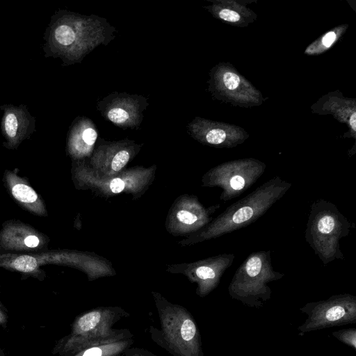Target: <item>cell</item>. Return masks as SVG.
Returning a JSON list of instances; mask_svg holds the SVG:
<instances>
[{
  "label": "cell",
  "instance_id": "obj_12",
  "mask_svg": "<svg viewBox=\"0 0 356 356\" xmlns=\"http://www.w3.org/2000/svg\"><path fill=\"white\" fill-rule=\"evenodd\" d=\"M13 196L23 203H33L38 199L35 191L24 184H15L12 188Z\"/></svg>",
  "mask_w": 356,
  "mask_h": 356
},
{
  "label": "cell",
  "instance_id": "obj_10",
  "mask_svg": "<svg viewBox=\"0 0 356 356\" xmlns=\"http://www.w3.org/2000/svg\"><path fill=\"white\" fill-rule=\"evenodd\" d=\"M97 136L93 122L87 118H81L70 130L69 145L74 152L78 154H87L92 149Z\"/></svg>",
  "mask_w": 356,
  "mask_h": 356
},
{
  "label": "cell",
  "instance_id": "obj_7",
  "mask_svg": "<svg viewBox=\"0 0 356 356\" xmlns=\"http://www.w3.org/2000/svg\"><path fill=\"white\" fill-rule=\"evenodd\" d=\"M266 165L257 159L235 160L213 170V185L222 189L220 200H231L250 188L264 174Z\"/></svg>",
  "mask_w": 356,
  "mask_h": 356
},
{
  "label": "cell",
  "instance_id": "obj_17",
  "mask_svg": "<svg viewBox=\"0 0 356 356\" xmlns=\"http://www.w3.org/2000/svg\"><path fill=\"white\" fill-rule=\"evenodd\" d=\"M178 220L186 225H192L195 222L198 218L196 215L186 210H181L177 213Z\"/></svg>",
  "mask_w": 356,
  "mask_h": 356
},
{
  "label": "cell",
  "instance_id": "obj_15",
  "mask_svg": "<svg viewBox=\"0 0 356 356\" xmlns=\"http://www.w3.org/2000/svg\"><path fill=\"white\" fill-rule=\"evenodd\" d=\"M130 152L126 149H120L115 152L111 160V168L114 171L121 170L129 161Z\"/></svg>",
  "mask_w": 356,
  "mask_h": 356
},
{
  "label": "cell",
  "instance_id": "obj_2",
  "mask_svg": "<svg viewBox=\"0 0 356 356\" xmlns=\"http://www.w3.org/2000/svg\"><path fill=\"white\" fill-rule=\"evenodd\" d=\"M154 298L160 328L149 326L152 340L172 356H203L198 327L188 309L159 294Z\"/></svg>",
  "mask_w": 356,
  "mask_h": 356
},
{
  "label": "cell",
  "instance_id": "obj_21",
  "mask_svg": "<svg viewBox=\"0 0 356 356\" xmlns=\"http://www.w3.org/2000/svg\"><path fill=\"white\" fill-rule=\"evenodd\" d=\"M124 187V181L120 178L113 179L110 183V188L114 193H120Z\"/></svg>",
  "mask_w": 356,
  "mask_h": 356
},
{
  "label": "cell",
  "instance_id": "obj_22",
  "mask_svg": "<svg viewBox=\"0 0 356 356\" xmlns=\"http://www.w3.org/2000/svg\"><path fill=\"white\" fill-rule=\"evenodd\" d=\"M24 244L29 248H35L39 244V239L35 236H29L24 239Z\"/></svg>",
  "mask_w": 356,
  "mask_h": 356
},
{
  "label": "cell",
  "instance_id": "obj_24",
  "mask_svg": "<svg viewBox=\"0 0 356 356\" xmlns=\"http://www.w3.org/2000/svg\"><path fill=\"white\" fill-rule=\"evenodd\" d=\"M350 125L352 127L353 131H355L356 129V114L355 112H353L350 118Z\"/></svg>",
  "mask_w": 356,
  "mask_h": 356
},
{
  "label": "cell",
  "instance_id": "obj_4",
  "mask_svg": "<svg viewBox=\"0 0 356 356\" xmlns=\"http://www.w3.org/2000/svg\"><path fill=\"white\" fill-rule=\"evenodd\" d=\"M291 187L277 175L228 207L213 222L209 236L218 237L247 227L264 216Z\"/></svg>",
  "mask_w": 356,
  "mask_h": 356
},
{
  "label": "cell",
  "instance_id": "obj_11",
  "mask_svg": "<svg viewBox=\"0 0 356 356\" xmlns=\"http://www.w3.org/2000/svg\"><path fill=\"white\" fill-rule=\"evenodd\" d=\"M30 121L21 107L9 106L4 111L2 130L10 143H17L26 134Z\"/></svg>",
  "mask_w": 356,
  "mask_h": 356
},
{
  "label": "cell",
  "instance_id": "obj_1",
  "mask_svg": "<svg viewBox=\"0 0 356 356\" xmlns=\"http://www.w3.org/2000/svg\"><path fill=\"white\" fill-rule=\"evenodd\" d=\"M114 31L104 18L67 13L53 23L49 44L58 55L76 62L99 44H108Z\"/></svg>",
  "mask_w": 356,
  "mask_h": 356
},
{
  "label": "cell",
  "instance_id": "obj_6",
  "mask_svg": "<svg viewBox=\"0 0 356 356\" xmlns=\"http://www.w3.org/2000/svg\"><path fill=\"white\" fill-rule=\"evenodd\" d=\"M284 275L273 268L270 251L252 252L236 270L229 291L240 296L268 293L267 283Z\"/></svg>",
  "mask_w": 356,
  "mask_h": 356
},
{
  "label": "cell",
  "instance_id": "obj_3",
  "mask_svg": "<svg viewBox=\"0 0 356 356\" xmlns=\"http://www.w3.org/2000/svg\"><path fill=\"white\" fill-rule=\"evenodd\" d=\"M355 224L345 217L337 206L318 199L311 206L305 229V240L323 265L343 259L341 239L349 235Z\"/></svg>",
  "mask_w": 356,
  "mask_h": 356
},
{
  "label": "cell",
  "instance_id": "obj_18",
  "mask_svg": "<svg viewBox=\"0 0 356 356\" xmlns=\"http://www.w3.org/2000/svg\"><path fill=\"white\" fill-rule=\"evenodd\" d=\"M218 16L220 19L229 22H236L240 19V15L236 12L225 8L220 10Z\"/></svg>",
  "mask_w": 356,
  "mask_h": 356
},
{
  "label": "cell",
  "instance_id": "obj_20",
  "mask_svg": "<svg viewBox=\"0 0 356 356\" xmlns=\"http://www.w3.org/2000/svg\"><path fill=\"white\" fill-rule=\"evenodd\" d=\"M337 38V35L334 31H330L327 33L322 38L321 44L327 48L330 47Z\"/></svg>",
  "mask_w": 356,
  "mask_h": 356
},
{
  "label": "cell",
  "instance_id": "obj_16",
  "mask_svg": "<svg viewBox=\"0 0 356 356\" xmlns=\"http://www.w3.org/2000/svg\"><path fill=\"white\" fill-rule=\"evenodd\" d=\"M224 86L228 90H234L240 85V77L234 72H226L222 74Z\"/></svg>",
  "mask_w": 356,
  "mask_h": 356
},
{
  "label": "cell",
  "instance_id": "obj_14",
  "mask_svg": "<svg viewBox=\"0 0 356 356\" xmlns=\"http://www.w3.org/2000/svg\"><path fill=\"white\" fill-rule=\"evenodd\" d=\"M15 268L19 271L30 272L36 268L37 260L29 255H22L17 257L13 262Z\"/></svg>",
  "mask_w": 356,
  "mask_h": 356
},
{
  "label": "cell",
  "instance_id": "obj_13",
  "mask_svg": "<svg viewBox=\"0 0 356 356\" xmlns=\"http://www.w3.org/2000/svg\"><path fill=\"white\" fill-rule=\"evenodd\" d=\"M346 314L345 307L341 304L336 303L325 310L323 318L327 322H336L344 318Z\"/></svg>",
  "mask_w": 356,
  "mask_h": 356
},
{
  "label": "cell",
  "instance_id": "obj_9",
  "mask_svg": "<svg viewBox=\"0 0 356 356\" xmlns=\"http://www.w3.org/2000/svg\"><path fill=\"white\" fill-rule=\"evenodd\" d=\"M133 343V334L129 329H117L113 334L82 348L72 356H124Z\"/></svg>",
  "mask_w": 356,
  "mask_h": 356
},
{
  "label": "cell",
  "instance_id": "obj_8",
  "mask_svg": "<svg viewBox=\"0 0 356 356\" xmlns=\"http://www.w3.org/2000/svg\"><path fill=\"white\" fill-rule=\"evenodd\" d=\"M147 106V99L143 96L117 92L97 104L104 118L124 129L138 127L143 120V112Z\"/></svg>",
  "mask_w": 356,
  "mask_h": 356
},
{
  "label": "cell",
  "instance_id": "obj_19",
  "mask_svg": "<svg viewBox=\"0 0 356 356\" xmlns=\"http://www.w3.org/2000/svg\"><path fill=\"white\" fill-rule=\"evenodd\" d=\"M124 356H158L149 350L138 347H130L128 348Z\"/></svg>",
  "mask_w": 356,
  "mask_h": 356
},
{
  "label": "cell",
  "instance_id": "obj_23",
  "mask_svg": "<svg viewBox=\"0 0 356 356\" xmlns=\"http://www.w3.org/2000/svg\"><path fill=\"white\" fill-rule=\"evenodd\" d=\"M342 339H344L346 343L355 348V333L354 331L353 333H351V331L348 333H344L342 335Z\"/></svg>",
  "mask_w": 356,
  "mask_h": 356
},
{
  "label": "cell",
  "instance_id": "obj_5",
  "mask_svg": "<svg viewBox=\"0 0 356 356\" xmlns=\"http://www.w3.org/2000/svg\"><path fill=\"white\" fill-rule=\"evenodd\" d=\"M130 314L124 309L99 307L77 316L72 333L65 344V350L72 354L82 348L113 334L117 329L113 326Z\"/></svg>",
  "mask_w": 356,
  "mask_h": 356
}]
</instances>
